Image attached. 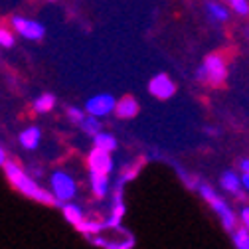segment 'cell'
Returning a JSON list of instances; mask_svg holds the SVG:
<instances>
[{"label":"cell","mask_w":249,"mask_h":249,"mask_svg":"<svg viewBox=\"0 0 249 249\" xmlns=\"http://www.w3.org/2000/svg\"><path fill=\"white\" fill-rule=\"evenodd\" d=\"M8 162V157H6V150L2 148V146H0V166H2L4 168V164Z\"/></svg>","instance_id":"cell-26"},{"label":"cell","mask_w":249,"mask_h":249,"mask_svg":"<svg viewBox=\"0 0 249 249\" xmlns=\"http://www.w3.org/2000/svg\"><path fill=\"white\" fill-rule=\"evenodd\" d=\"M196 81L212 85V87H222L228 81V61L222 53H208L202 61V66L196 70Z\"/></svg>","instance_id":"cell-2"},{"label":"cell","mask_w":249,"mask_h":249,"mask_svg":"<svg viewBox=\"0 0 249 249\" xmlns=\"http://www.w3.org/2000/svg\"><path fill=\"white\" fill-rule=\"evenodd\" d=\"M4 176H6V180L12 184V188H14L16 192H20L22 196H26L28 200H34V202L44 204V206H57L53 194H52L50 190H46L44 186H40L20 164L8 160V162L4 164Z\"/></svg>","instance_id":"cell-1"},{"label":"cell","mask_w":249,"mask_h":249,"mask_svg":"<svg viewBox=\"0 0 249 249\" xmlns=\"http://www.w3.org/2000/svg\"><path fill=\"white\" fill-rule=\"evenodd\" d=\"M139 111H141V105L133 95H124V97L117 99V107H115V117L117 119H123V121L135 119L139 115Z\"/></svg>","instance_id":"cell-13"},{"label":"cell","mask_w":249,"mask_h":249,"mask_svg":"<svg viewBox=\"0 0 249 249\" xmlns=\"http://www.w3.org/2000/svg\"><path fill=\"white\" fill-rule=\"evenodd\" d=\"M231 237H233L235 249H249V231H247L243 226L237 228V230L231 233Z\"/></svg>","instance_id":"cell-20"},{"label":"cell","mask_w":249,"mask_h":249,"mask_svg":"<svg viewBox=\"0 0 249 249\" xmlns=\"http://www.w3.org/2000/svg\"><path fill=\"white\" fill-rule=\"evenodd\" d=\"M0 46L2 48H12L14 46V34L8 28H0Z\"/></svg>","instance_id":"cell-23"},{"label":"cell","mask_w":249,"mask_h":249,"mask_svg":"<svg viewBox=\"0 0 249 249\" xmlns=\"http://www.w3.org/2000/svg\"><path fill=\"white\" fill-rule=\"evenodd\" d=\"M115 107H117V99L111 95V93H97V95H93L85 101L83 109L91 117L103 119V117H109L111 113H115Z\"/></svg>","instance_id":"cell-6"},{"label":"cell","mask_w":249,"mask_h":249,"mask_svg":"<svg viewBox=\"0 0 249 249\" xmlns=\"http://www.w3.org/2000/svg\"><path fill=\"white\" fill-rule=\"evenodd\" d=\"M61 215L68 224H71L73 228L77 224H81L85 220V213H83V208L75 202H68V204H61Z\"/></svg>","instance_id":"cell-15"},{"label":"cell","mask_w":249,"mask_h":249,"mask_svg":"<svg viewBox=\"0 0 249 249\" xmlns=\"http://www.w3.org/2000/svg\"><path fill=\"white\" fill-rule=\"evenodd\" d=\"M75 230L79 233H83L87 239H91V237L101 235L105 231V222H97V220H91V217H85L81 224L75 226Z\"/></svg>","instance_id":"cell-16"},{"label":"cell","mask_w":249,"mask_h":249,"mask_svg":"<svg viewBox=\"0 0 249 249\" xmlns=\"http://www.w3.org/2000/svg\"><path fill=\"white\" fill-rule=\"evenodd\" d=\"M12 28L22 38L32 40V42H40L46 36L44 24H40L36 20H30V18H24V16H14L12 18Z\"/></svg>","instance_id":"cell-7"},{"label":"cell","mask_w":249,"mask_h":249,"mask_svg":"<svg viewBox=\"0 0 249 249\" xmlns=\"http://www.w3.org/2000/svg\"><path fill=\"white\" fill-rule=\"evenodd\" d=\"M228 6L233 14L245 18L249 16V0H228Z\"/></svg>","instance_id":"cell-21"},{"label":"cell","mask_w":249,"mask_h":249,"mask_svg":"<svg viewBox=\"0 0 249 249\" xmlns=\"http://www.w3.org/2000/svg\"><path fill=\"white\" fill-rule=\"evenodd\" d=\"M239 222L249 231V206H241V210H239Z\"/></svg>","instance_id":"cell-24"},{"label":"cell","mask_w":249,"mask_h":249,"mask_svg":"<svg viewBox=\"0 0 249 249\" xmlns=\"http://www.w3.org/2000/svg\"><path fill=\"white\" fill-rule=\"evenodd\" d=\"M50 192L53 194L55 202L61 206V204H68V202H73L77 192H79V186H77V180L75 176L66 170V168H57L50 174Z\"/></svg>","instance_id":"cell-4"},{"label":"cell","mask_w":249,"mask_h":249,"mask_svg":"<svg viewBox=\"0 0 249 249\" xmlns=\"http://www.w3.org/2000/svg\"><path fill=\"white\" fill-rule=\"evenodd\" d=\"M18 141H20V146L24 150H36L42 142V129L32 124V127H26L20 135H18Z\"/></svg>","instance_id":"cell-14"},{"label":"cell","mask_w":249,"mask_h":249,"mask_svg":"<svg viewBox=\"0 0 249 249\" xmlns=\"http://www.w3.org/2000/svg\"><path fill=\"white\" fill-rule=\"evenodd\" d=\"M206 133H208V135H212V137H217V135H220V131L213 129V127H208V129H206Z\"/></svg>","instance_id":"cell-28"},{"label":"cell","mask_w":249,"mask_h":249,"mask_svg":"<svg viewBox=\"0 0 249 249\" xmlns=\"http://www.w3.org/2000/svg\"><path fill=\"white\" fill-rule=\"evenodd\" d=\"M89 186H91L93 196H95L97 200H105L111 192V174L89 170Z\"/></svg>","instance_id":"cell-10"},{"label":"cell","mask_w":249,"mask_h":249,"mask_svg":"<svg viewBox=\"0 0 249 249\" xmlns=\"http://www.w3.org/2000/svg\"><path fill=\"white\" fill-rule=\"evenodd\" d=\"M87 166H89V170H91V172L111 174V172H113V168H115V162H113L111 152L93 146V148L89 150V154H87Z\"/></svg>","instance_id":"cell-9"},{"label":"cell","mask_w":249,"mask_h":249,"mask_svg":"<svg viewBox=\"0 0 249 249\" xmlns=\"http://www.w3.org/2000/svg\"><path fill=\"white\" fill-rule=\"evenodd\" d=\"M52 2H53V0H52Z\"/></svg>","instance_id":"cell-29"},{"label":"cell","mask_w":249,"mask_h":249,"mask_svg":"<svg viewBox=\"0 0 249 249\" xmlns=\"http://www.w3.org/2000/svg\"><path fill=\"white\" fill-rule=\"evenodd\" d=\"M204 10H206V16L212 24H224L230 20V6L222 4L220 0H206L204 2Z\"/></svg>","instance_id":"cell-11"},{"label":"cell","mask_w":249,"mask_h":249,"mask_svg":"<svg viewBox=\"0 0 249 249\" xmlns=\"http://www.w3.org/2000/svg\"><path fill=\"white\" fill-rule=\"evenodd\" d=\"M239 172L241 174H247L249 172V159H241L239 160Z\"/></svg>","instance_id":"cell-25"},{"label":"cell","mask_w":249,"mask_h":249,"mask_svg":"<svg viewBox=\"0 0 249 249\" xmlns=\"http://www.w3.org/2000/svg\"><path fill=\"white\" fill-rule=\"evenodd\" d=\"M241 182H243V190L249 194V172L247 174H241Z\"/></svg>","instance_id":"cell-27"},{"label":"cell","mask_w":249,"mask_h":249,"mask_svg":"<svg viewBox=\"0 0 249 249\" xmlns=\"http://www.w3.org/2000/svg\"><path fill=\"white\" fill-rule=\"evenodd\" d=\"M198 192H200V196L210 204V208L217 213V217H220V222H222V226L228 230V231H235L239 226V215L231 210V206L217 194L210 184H204V182H200V186H198Z\"/></svg>","instance_id":"cell-3"},{"label":"cell","mask_w":249,"mask_h":249,"mask_svg":"<svg viewBox=\"0 0 249 249\" xmlns=\"http://www.w3.org/2000/svg\"><path fill=\"white\" fill-rule=\"evenodd\" d=\"M148 93L159 99V101H166L170 97L176 95V83L170 79V75L166 73H157L150 81H148Z\"/></svg>","instance_id":"cell-8"},{"label":"cell","mask_w":249,"mask_h":249,"mask_svg":"<svg viewBox=\"0 0 249 249\" xmlns=\"http://www.w3.org/2000/svg\"><path fill=\"white\" fill-rule=\"evenodd\" d=\"M81 127V131H83V135H87L89 139H95L101 131H103V124H101V121L97 119V117H91V115H87L85 117V121L79 124Z\"/></svg>","instance_id":"cell-18"},{"label":"cell","mask_w":249,"mask_h":249,"mask_svg":"<svg viewBox=\"0 0 249 249\" xmlns=\"http://www.w3.org/2000/svg\"><path fill=\"white\" fill-rule=\"evenodd\" d=\"M127 213V204H124V182L119 178V182L113 188L111 196V212L105 220V230H119L123 224V217Z\"/></svg>","instance_id":"cell-5"},{"label":"cell","mask_w":249,"mask_h":249,"mask_svg":"<svg viewBox=\"0 0 249 249\" xmlns=\"http://www.w3.org/2000/svg\"><path fill=\"white\" fill-rule=\"evenodd\" d=\"M93 146L95 148H101V150H107V152H115L117 148H119V141H117V137L113 135V133H105V131H101L95 139H93Z\"/></svg>","instance_id":"cell-17"},{"label":"cell","mask_w":249,"mask_h":249,"mask_svg":"<svg viewBox=\"0 0 249 249\" xmlns=\"http://www.w3.org/2000/svg\"><path fill=\"white\" fill-rule=\"evenodd\" d=\"M68 119H70V123H73V124H81L83 121H85V117H87V111L85 109H81V107H68Z\"/></svg>","instance_id":"cell-22"},{"label":"cell","mask_w":249,"mask_h":249,"mask_svg":"<svg viewBox=\"0 0 249 249\" xmlns=\"http://www.w3.org/2000/svg\"><path fill=\"white\" fill-rule=\"evenodd\" d=\"M220 186L224 188V192L231 194V196H237V198H245V190H243V182H241V176L235 172V170H226L222 176H220Z\"/></svg>","instance_id":"cell-12"},{"label":"cell","mask_w":249,"mask_h":249,"mask_svg":"<svg viewBox=\"0 0 249 249\" xmlns=\"http://www.w3.org/2000/svg\"><path fill=\"white\" fill-rule=\"evenodd\" d=\"M53 107H55V95H52V93H42V95L34 99V111L40 115L50 113Z\"/></svg>","instance_id":"cell-19"}]
</instances>
